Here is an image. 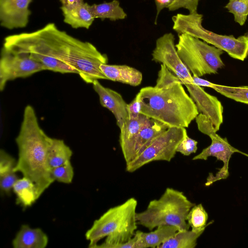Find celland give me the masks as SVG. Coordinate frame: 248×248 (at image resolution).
I'll return each instance as SVG.
<instances>
[{
    "label": "cell",
    "mask_w": 248,
    "mask_h": 248,
    "mask_svg": "<svg viewBox=\"0 0 248 248\" xmlns=\"http://www.w3.org/2000/svg\"><path fill=\"white\" fill-rule=\"evenodd\" d=\"M3 46L13 51L38 54L58 60L75 69L87 83L108 78L100 69L107 63L106 54L92 43L80 40L60 30L53 23L30 32L10 35Z\"/></svg>",
    "instance_id": "1"
},
{
    "label": "cell",
    "mask_w": 248,
    "mask_h": 248,
    "mask_svg": "<svg viewBox=\"0 0 248 248\" xmlns=\"http://www.w3.org/2000/svg\"><path fill=\"white\" fill-rule=\"evenodd\" d=\"M140 114L170 127H188L200 113L181 80L161 64L155 86L142 88Z\"/></svg>",
    "instance_id": "2"
},
{
    "label": "cell",
    "mask_w": 248,
    "mask_h": 248,
    "mask_svg": "<svg viewBox=\"0 0 248 248\" xmlns=\"http://www.w3.org/2000/svg\"><path fill=\"white\" fill-rule=\"evenodd\" d=\"M52 139L40 127L33 107L26 106L16 138L18 155L14 170L21 172L35 184L39 198L55 181L48 160Z\"/></svg>",
    "instance_id": "3"
},
{
    "label": "cell",
    "mask_w": 248,
    "mask_h": 248,
    "mask_svg": "<svg viewBox=\"0 0 248 248\" xmlns=\"http://www.w3.org/2000/svg\"><path fill=\"white\" fill-rule=\"evenodd\" d=\"M138 202L130 198L111 207L86 232L90 248H136Z\"/></svg>",
    "instance_id": "4"
},
{
    "label": "cell",
    "mask_w": 248,
    "mask_h": 248,
    "mask_svg": "<svg viewBox=\"0 0 248 248\" xmlns=\"http://www.w3.org/2000/svg\"><path fill=\"white\" fill-rule=\"evenodd\" d=\"M195 205L183 192L167 187L158 199L149 202L145 210L137 213V223L150 231L161 225L175 226L178 231L189 230L186 217Z\"/></svg>",
    "instance_id": "5"
},
{
    "label": "cell",
    "mask_w": 248,
    "mask_h": 248,
    "mask_svg": "<svg viewBox=\"0 0 248 248\" xmlns=\"http://www.w3.org/2000/svg\"><path fill=\"white\" fill-rule=\"evenodd\" d=\"M203 15L195 12L178 13L172 17V29L179 34L186 33L199 38L222 50L232 58L244 61L248 56V37L244 35L234 37L216 33L202 25Z\"/></svg>",
    "instance_id": "6"
},
{
    "label": "cell",
    "mask_w": 248,
    "mask_h": 248,
    "mask_svg": "<svg viewBox=\"0 0 248 248\" xmlns=\"http://www.w3.org/2000/svg\"><path fill=\"white\" fill-rule=\"evenodd\" d=\"M178 35L177 53L192 76L216 74L225 66L220 57L222 50L188 34Z\"/></svg>",
    "instance_id": "7"
},
{
    "label": "cell",
    "mask_w": 248,
    "mask_h": 248,
    "mask_svg": "<svg viewBox=\"0 0 248 248\" xmlns=\"http://www.w3.org/2000/svg\"><path fill=\"white\" fill-rule=\"evenodd\" d=\"M195 120L199 130L211 138V143L199 154L193 157L192 160H206L208 157L212 156L223 163V167L215 175L211 173L209 174L205 184L206 186H209L217 181L225 179L229 176V163L232 155L236 152H242L232 146L226 138H223L216 133L214 125L206 115L200 113Z\"/></svg>",
    "instance_id": "8"
},
{
    "label": "cell",
    "mask_w": 248,
    "mask_h": 248,
    "mask_svg": "<svg viewBox=\"0 0 248 248\" xmlns=\"http://www.w3.org/2000/svg\"><path fill=\"white\" fill-rule=\"evenodd\" d=\"M186 133L185 127L168 128L139 155L126 164V170L133 172L154 161L170 162L174 157L177 147Z\"/></svg>",
    "instance_id": "9"
},
{
    "label": "cell",
    "mask_w": 248,
    "mask_h": 248,
    "mask_svg": "<svg viewBox=\"0 0 248 248\" xmlns=\"http://www.w3.org/2000/svg\"><path fill=\"white\" fill-rule=\"evenodd\" d=\"M44 70H46L44 65L28 54L16 52L3 46L0 58V90L2 92L9 81Z\"/></svg>",
    "instance_id": "10"
},
{
    "label": "cell",
    "mask_w": 248,
    "mask_h": 248,
    "mask_svg": "<svg viewBox=\"0 0 248 248\" xmlns=\"http://www.w3.org/2000/svg\"><path fill=\"white\" fill-rule=\"evenodd\" d=\"M33 0H0V24L8 30L24 28L29 21Z\"/></svg>",
    "instance_id": "11"
},
{
    "label": "cell",
    "mask_w": 248,
    "mask_h": 248,
    "mask_svg": "<svg viewBox=\"0 0 248 248\" xmlns=\"http://www.w3.org/2000/svg\"><path fill=\"white\" fill-rule=\"evenodd\" d=\"M92 84L93 90L99 96L100 104L113 114L117 125L120 129L129 119L127 104L119 93L104 87L98 80H94Z\"/></svg>",
    "instance_id": "12"
},
{
    "label": "cell",
    "mask_w": 248,
    "mask_h": 248,
    "mask_svg": "<svg viewBox=\"0 0 248 248\" xmlns=\"http://www.w3.org/2000/svg\"><path fill=\"white\" fill-rule=\"evenodd\" d=\"M149 119V118L140 114L136 119H129L120 129V145L126 164L133 159L135 143L139 132Z\"/></svg>",
    "instance_id": "13"
},
{
    "label": "cell",
    "mask_w": 248,
    "mask_h": 248,
    "mask_svg": "<svg viewBox=\"0 0 248 248\" xmlns=\"http://www.w3.org/2000/svg\"><path fill=\"white\" fill-rule=\"evenodd\" d=\"M100 69L108 80L132 86L140 85L142 80V74L140 71L126 65L102 63L100 65Z\"/></svg>",
    "instance_id": "14"
},
{
    "label": "cell",
    "mask_w": 248,
    "mask_h": 248,
    "mask_svg": "<svg viewBox=\"0 0 248 248\" xmlns=\"http://www.w3.org/2000/svg\"><path fill=\"white\" fill-rule=\"evenodd\" d=\"M48 242L47 235L40 228L22 225L13 240L14 248H45Z\"/></svg>",
    "instance_id": "15"
},
{
    "label": "cell",
    "mask_w": 248,
    "mask_h": 248,
    "mask_svg": "<svg viewBox=\"0 0 248 248\" xmlns=\"http://www.w3.org/2000/svg\"><path fill=\"white\" fill-rule=\"evenodd\" d=\"M178 231L175 226L161 225L154 231L144 232L136 231V248H158L163 242L172 237Z\"/></svg>",
    "instance_id": "16"
},
{
    "label": "cell",
    "mask_w": 248,
    "mask_h": 248,
    "mask_svg": "<svg viewBox=\"0 0 248 248\" xmlns=\"http://www.w3.org/2000/svg\"><path fill=\"white\" fill-rule=\"evenodd\" d=\"M168 128V127L163 124L149 118L148 121L141 127L139 132L135 143L133 159L139 155L155 138Z\"/></svg>",
    "instance_id": "17"
},
{
    "label": "cell",
    "mask_w": 248,
    "mask_h": 248,
    "mask_svg": "<svg viewBox=\"0 0 248 248\" xmlns=\"http://www.w3.org/2000/svg\"><path fill=\"white\" fill-rule=\"evenodd\" d=\"M90 6L88 3L84 2L70 9L61 8L63 21L74 29H89L95 19L91 13Z\"/></svg>",
    "instance_id": "18"
},
{
    "label": "cell",
    "mask_w": 248,
    "mask_h": 248,
    "mask_svg": "<svg viewBox=\"0 0 248 248\" xmlns=\"http://www.w3.org/2000/svg\"><path fill=\"white\" fill-rule=\"evenodd\" d=\"M194 82L201 87L213 89L221 94L237 102L248 104V86H228L216 84L192 76Z\"/></svg>",
    "instance_id": "19"
},
{
    "label": "cell",
    "mask_w": 248,
    "mask_h": 248,
    "mask_svg": "<svg viewBox=\"0 0 248 248\" xmlns=\"http://www.w3.org/2000/svg\"><path fill=\"white\" fill-rule=\"evenodd\" d=\"M90 9L94 18L116 21L125 19L127 14L117 0L90 5Z\"/></svg>",
    "instance_id": "20"
},
{
    "label": "cell",
    "mask_w": 248,
    "mask_h": 248,
    "mask_svg": "<svg viewBox=\"0 0 248 248\" xmlns=\"http://www.w3.org/2000/svg\"><path fill=\"white\" fill-rule=\"evenodd\" d=\"M12 190L16 196L17 202L24 207L31 206L39 198L35 184L24 176L17 179Z\"/></svg>",
    "instance_id": "21"
},
{
    "label": "cell",
    "mask_w": 248,
    "mask_h": 248,
    "mask_svg": "<svg viewBox=\"0 0 248 248\" xmlns=\"http://www.w3.org/2000/svg\"><path fill=\"white\" fill-rule=\"evenodd\" d=\"M204 231L194 232L185 230L178 231L171 238L163 242L158 248H194L198 238Z\"/></svg>",
    "instance_id": "22"
},
{
    "label": "cell",
    "mask_w": 248,
    "mask_h": 248,
    "mask_svg": "<svg viewBox=\"0 0 248 248\" xmlns=\"http://www.w3.org/2000/svg\"><path fill=\"white\" fill-rule=\"evenodd\" d=\"M73 155L71 148L61 139L53 138L48 152V160L51 168L70 160Z\"/></svg>",
    "instance_id": "23"
},
{
    "label": "cell",
    "mask_w": 248,
    "mask_h": 248,
    "mask_svg": "<svg viewBox=\"0 0 248 248\" xmlns=\"http://www.w3.org/2000/svg\"><path fill=\"white\" fill-rule=\"evenodd\" d=\"M208 217L207 213L200 203L195 204L190 209L187 216L186 221L193 231H204L206 226L213 222L207 225Z\"/></svg>",
    "instance_id": "24"
},
{
    "label": "cell",
    "mask_w": 248,
    "mask_h": 248,
    "mask_svg": "<svg viewBox=\"0 0 248 248\" xmlns=\"http://www.w3.org/2000/svg\"><path fill=\"white\" fill-rule=\"evenodd\" d=\"M225 8L234 16V20L241 26L245 24L248 16V0H229Z\"/></svg>",
    "instance_id": "25"
},
{
    "label": "cell",
    "mask_w": 248,
    "mask_h": 248,
    "mask_svg": "<svg viewBox=\"0 0 248 248\" xmlns=\"http://www.w3.org/2000/svg\"><path fill=\"white\" fill-rule=\"evenodd\" d=\"M51 175L55 181L70 184L74 176V169L70 160L60 166L51 168Z\"/></svg>",
    "instance_id": "26"
},
{
    "label": "cell",
    "mask_w": 248,
    "mask_h": 248,
    "mask_svg": "<svg viewBox=\"0 0 248 248\" xmlns=\"http://www.w3.org/2000/svg\"><path fill=\"white\" fill-rule=\"evenodd\" d=\"M14 170L0 174V188L1 194H9L18 179Z\"/></svg>",
    "instance_id": "27"
},
{
    "label": "cell",
    "mask_w": 248,
    "mask_h": 248,
    "mask_svg": "<svg viewBox=\"0 0 248 248\" xmlns=\"http://www.w3.org/2000/svg\"><path fill=\"white\" fill-rule=\"evenodd\" d=\"M198 142L190 138L186 133L179 144L176 152L180 153L183 155L188 156L192 153H195L197 150Z\"/></svg>",
    "instance_id": "28"
},
{
    "label": "cell",
    "mask_w": 248,
    "mask_h": 248,
    "mask_svg": "<svg viewBox=\"0 0 248 248\" xmlns=\"http://www.w3.org/2000/svg\"><path fill=\"white\" fill-rule=\"evenodd\" d=\"M201 0H174L168 8L170 11H173L180 8H184L189 13L197 12L198 6Z\"/></svg>",
    "instance_id": "29"
},
{
    "label": "cell",
    "mask_w": 248,
    "mask_h": 248,
    "mask_svg": "<svg viewBox=\"0 0 248 248\" xmlns=\"http://www.w3.org/2000/svg\"><path fill=\"white\" fill-rule=\"evenodd\" d=\"M16 161L4 150L0 151V174L14 170Z\"/></svg>",
    "instance_id": "30"
},
{
    "label": "cell",
    "mask_w": 248,
    "mask_h": 248,
    "mask_svg": "<svg viewBox=\"0 0 248 248\" xmlns=\"http://www.w3.org/2000/svg\"><path fill=\"white\" fill-rule=\"evenodd\" d=\"M142 104L140 93H138L134 99L127 104V110L129 119H136L140 114Z\"/></svg>",
    "instance_id": "31"
},
{
    "label": "cell",
    "mask_w": 248,
    "mask_h": 248,
    "mask_svg": "<svg viewBox=\"0 0 248 248\" xmlns=\"http://www.w3.org/2000/svg\"><path fill=\"white\" fill-rule=\"evenodd\" d=\"M174 1V0H155L156 6V14L155 24H156L158 16L160 12L165 8H168Z\"/></svg>",
    "instance_id": "32"
},
{
    "label": "cell",
    "mask_w": 248,
    "mask_h": 248,
    "mask_svg": "<svg viewBox=\"0 0 248 248\" xmlns=\"http://www.w3.org/2000/svg\"><path fill=\"white\" fill-rule=\"evenodd\" d=\"M62 6L61 8L70 9L78 7L84 2L83 0H59Z\"/></svg>",
    "instance_id": "33"
},
{
    "label": "cell",
    "mask_w": 248,
    "mask_h": 248,
    "mask_svg": "<svg viewBox=\"0 0 248 248\" xmlns=\"http://www.w3.org/2000/svg\"><path fill=\"white\" fill-rule=\"evenodd\" d=\"M244 35L248 37V31L246 32Z\"/></svg>",
    "instance_id": "34"
},
{
    "label": "cell",
    "mask_w": 248,
    "mask_h": 248,
    "mask_svg": "<svg viewBox=\"0 0 248 248\" xmlns=\"http://www.w3.org/2000/svg\"><path fill=\"white\" fill-rule=\"evenodd\" d=\"M243 154L245 155H247L248 157V155L245 154H244L243 153Z\"/></svg>",
    "instance_id": "35"
}]
</instances>
